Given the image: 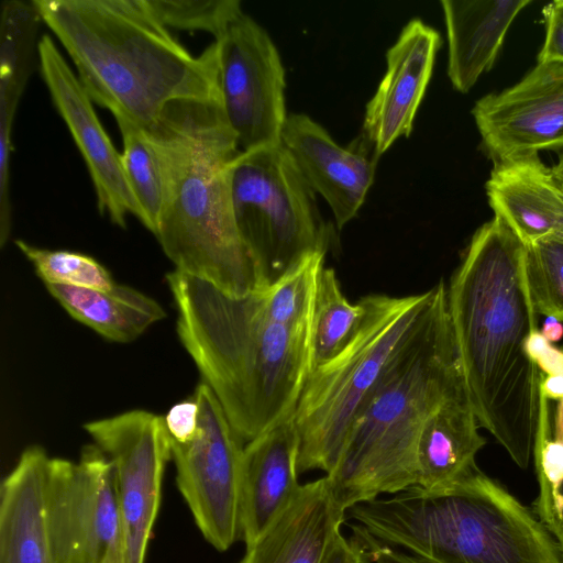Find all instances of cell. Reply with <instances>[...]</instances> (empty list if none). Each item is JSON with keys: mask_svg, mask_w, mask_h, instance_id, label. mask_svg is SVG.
I'll list each match as a JSON object with an SVG mask.
<instances>
[{"mask_svg": "<svg viewBox=\"0 0 563 563\" xmlns=\"http://www.w3.org/2000/svg\"><path fill=\"white\" fill-rule=\"evenodd\" d=\"M552 173L555 179L563 186V154L560 156L559 162L553 166Z\"/></svg>", "mask_w": 563, "mask_h": 563, "instance_id": "cell-38", "label": "cell"}, {"mask_svg": "<svg viewBox=\"0 0 563 563\" xmlns=\"http://www.w3.org/2000/svg\"><path fill=\"white\" fill-rule=\"evenodd\" d=\"M230 190L255 266L256 290L276 284L309 254L327 253L331 229L282 143L241 151L230 166Z\"/></svg>", "mask_w": 563, "mask_h": 563, "instance_id": "cell-8", "label": "cell"}, {"mask_svg": "<svg viewBox=\"0 0 563 563\" xmlns=\"http://www.w3.org/2000/svg\"><path fill=\"white\" fill-rule=\"evenodd\" d=\"M523 276L538 314L563 321V238L552 233L526 245Z\"/></svg>", "mask_w": 563, "mask_h": 563, "instance_id": "cell-28", "label": "cell"}, {"mask_svg": "<svg viewBox=\"0 0 563 563\" xmlns=\"http://www.w3.org/2000/svg\"><path fill=\"white\" fill-rule=\"evenodd\" d=\"M540 332L550 343H553L563 338V324L553 317H547Z\"/></svg>", "mask_w": 563, "mask_h": 563, "instance_id": "cell-37", "label": "cell"}, {"mask_svg": "<svg viewBox=\"0 0 563 563\" xmlns=\"http://www.w3.org/2000/svg\"><path fill=\"white\" fill-rule=\"evenodd\" d=\"M192 397L199 408L195 438L187 443L170 440L177 487L203 538L227 551L241 537L244 441L206 383L198 384Z\"/></svg>", "mask_w": 563, "mask_h": 563, "instance_id": "cell-10", "label": "cell"}, {"mask_svg": "<svg viewBox=\"0 0 563 563\" xmlns=\"http://www.w3.org/2000/svg\"><path fill=\"white\" fill-rule=\"evenodd\" d=\"M123 141V168L142 212V224L154 235L166 201L162 163L147 134L139 125L117 120Z\"/></svg>", "mask_w": 563, "mask_h": 563, "instance_id": "cell-27", "label": "cell"}, {"mask_svg": "<svg viewBox=\"0 0 563 563\" xmlns=\"http://www.w3.org/2000/svg\"><path fill=\"white\" fill-rule=\"evenodd\" d=\"M530 0H441L446 25L448 76L467 92L490 69L506 33Z\"/></svg>", "mask_w": 563, "mask_h": 563, "instance_id": "cell-21", "label": "cell"}, {"mask_svg": "<svg viewBox=\"0 0 563 563\" xmlns=\"http://www.w3.org/2000/svg\"><path fill=\"white\" fill-rule=\"evenodd\" d=\"M45 286L69 316L112 342H131L166 317L155 299L126 285L109 290Z\"/></svg>", "mask_w": 563, "mask_h": 563, "instance_id": "cell-23", "label": "cell"}, {"mask_svg": "<svg viewBox=\"0 0 563 563\" xmlns=\"http://www.w3.org/2000/svg\"><path fill=\"white\" fill-rule=\"evenodd\" d=\"M526 244L499 217L472 236L446 286L465 384L479 427L526 468L545 397L527 342L538 313L523 276Z\"/></svg>", "mask_w": 563, "mask_h": 563, "instance_id": "cell-1", "label": "cell"}, {"mask_svg": "<svg viewBox=\"0 0 563 563\" xmlns=\"http://www.w3.org/2000/svg\"><path fill=\"white\" fill-rule=\"evenodd\" d=\"M440 44L437 30L412 19L386 52V71L366 104L361 134L375 157L410 135Z\"/></svg>", "mask_w": 563, "mask_h": 563, "instance_id": "cell-16", "label": "cell"}, {"mask_svg": "<svg viewBox=\"0 0 563 563\" xmlns=\"http://www.w3.org/2000/svg\"><path fill=\"white\" fill-rule=\"evenodd\" d=\"M199 408L194 397L175 404L164 417L170 440L177 443L191 441L198 429Z\"/></svg>", "mask_w": 563, "mask_h": 563, "instance_id": "cell-31", "label": "cell"}, {"mask_svg": "<svg viewBox=\"0 0 563 563\" xmlns=\"http://www.w3.org/2000/svg\"><path fill=\"white\" fill-rule=\"evenodd\" d=\"M84 429L113 466L124 563H144L159 509L165 464L172 459L164 417L130 410L90 421Z\"/></svg>", "mask_w": 563, "mask_h": 563, "instance_id": "cell-12", "label": "cell"}, {"mask_svg": "<svg viewBox=\"0 0 563 563\" xmlns=\"http://www.w3.org/2000/svg\"><path fill=\"white\" fill-rule=\"evenodd\" d=\"M541 393L548 400H562L563 375H545L541 384Z\"/></svg>", "mask_w": 563, "mask_h": 563, "instance_id": "cell-36", "label": "cell"}, {"mask_svg": "<svg viewBox=\"0 0 563 563\" xmlns=\"http://www.w3.org/2000/svg\"><path fill=\"white\" fill-rule=\"evenodd\" d=\"M45 517L55 563H124L114 471L95 443L78 462L49 459Z\"/></svg>", "mask_w": 563, "mask_h": 563, "instance_id": "cell-9", "label": "cell"}, {"mask_svg": "<svg viewBox=\"0 0 563 563\" xmlns=\"http://www.w3.org/2000/svg\"><path fill=\"white\" fill-rule=\"evenodd\" d=\"M365 307L344 296L333 268L323 267L317 284L312 324V369L339 354L356 333ZM311 369V371H312Z\"/></svg>", "mask_w": 563, "mask_h": 563, "instance_id": "cell-25", "label": "cell"}, {"mask_svg": "<svg viewBox=\"0 0 563 563\" xmlns=\"http://www.w3.org/2000/svg\"><path fill=\"white\" fill-rule=\"evenodd\" d=\"M346 520L423 563H563L536 514L479 468L448 487L360 503Z\"/></svg>", "mask_w": 563, "mask_h": 563, "instance_id": "cell-6", "label": "cell"}, {"mask_svg": "<svg viewBox=\"0 0 563 563\" xmlns=\"http://www.w3.org/2000/svg\"><path fill=\"white\" fill-rule=\"evenodd\" d=\"M323 563H369L363 542L352 534L345 538L340 533L330 548Z\"/></svg>", "mask_w": 563, "mask_h": 563, "instance_id": "cell-34", "label": "cell"}, {"mask_svg": "<svg viewBox=\"0 0 563 563\" xmlns=\"http://www.w3.org/2000/svg\"><path fill=\"white\" fill-rule=\"evenodd\" d=\"M465 391L445 401L428 419L417 446V485L439 489L460 482L475 470L476 454L486 440Z\"/></svg>", "mask_w": 563, "mask_h": 563, "instance_id": "cell-22", "label": "cell"}, {"mask_svg": "<svg viewBox=\"0 0 563 563\" xmlns=\"http://www.w3.org/2000/svg\"><path fill=\"white\" fill-rule=\"evenodd\" d=\"M543 16L547 34L538 56V63H563V0H556L545 5Z\"/></svg>", "mask_w": 563, "mask_h": 563, "instance_id": "cell-32", "label": "cell"}, {"mask_svg": "<svg viewBox=\"0 0 563 563\" xmlns=\"http://www.w3.org/2000/svg\"><path fill=\"white\" fill-rule=\"evenodd\" d=\"M86 92L117 120L152 126L170 103L222 101L217 43L192 55L146 0H32Z\"/></svg>", "mask_w": 563, "mask_h": 563, "instance_id": "cell-3", "label": "cell"}, {"mask_svg": "<svg viewBox=\"0 0 563 563\" xmlns=\"http://www.w3.org/2000/svg\"><path fill=\"white\" fill-rule=\"evenodd\" d=\"M465 391L446 285L440 280L355 420L335 468L325 475L336 501L347 510L417 485L423 426L445 401Z\"/></svg>", "mask_w": 563, "mask_h": 563, "instance_id": "cell-5", "label": "cell"}, {"mask_svg": "<svg viewBox=\"0 0 563 563\" xmlns=\"http://www.w3.org/2000/svg\"><path fill=\"white\" fill-rule=\"evenodd\" d=\"M37 58L52 101L78 147L93 184L101 214L120 228L128 216L142 212L126 178L121 153L112 144L77 74L71 70L53 38H40Z\"/></svg>", "mask_w": 563, "mask_h": 563, "instance_id": "cell-13", "label": "cell"}, {"mask_svg": "<svg viewBox=\"0 0 563 563\" xmlns=\"http://www.w3.org/2000/svg\"><path fill=\"white\" fill-rule=\"evenodd\" d=\"M299 435L292 418L246 442L240 484V528L255 542L291 505L298 482Z\"/></svg>", "mask_w": 563, "mask_h": 563, "instance_id": "cell-17", "label": "cell"}, {"mask_svg": "<svg viewBox=\"0 0 563 563\" xmlns=\"http://www.w3.org/2000/svg\"><path fill=\"white\" fill-rule=\"evenodd\" d=\"M41 15L33 4L4 0L0 15V154L11 155L12 126L37 55Z\"/></svg>", "mask_w": 563, "mask_h": 563, "instance_id": "cell-24", "label": "cell"}, {"mask_svg": "<svg viewBox=\"0 0 563 563\" xmlns=\"http://www.w3.org/2000/svg\"><path fill=\"white\" fill-rule=\"evenodd\" d=\"M472 114L495 162L563 146V63H538L517 85L477 100Z\"/></svg>", "mask_w": 563, "mask_h": 563, "instance_id": "cell-14", "label": "cell"}, {"mask_svg": "<svg viewBox=\"0 0 563 563\" xmlns=\"http://www.w3.org/2000/svg\"><path fill=\"white\" fill-rule=\"evenodd\" d=\"M214 42L223 109L240 151L279 144L288 115L286 79L272 37L242 11Z\"/></svg>", "mask_w": 563, "mask_h": 563, "instance_id": "cell-11", "label": "cell"}, {"mask_svg": "<svg viewBox=\"0 0 563 563\" xmlns=\"http://www.w3.org/2000/svg\"><path fill=\"white\" fill-rule=\"evenodd\" d=\"M21 253L33 264L44 285H64L109 290L114 285L108 269L91 256L65 251L47 250L14 241Z\"/></svg>", "mask_w": 563, "mask_h": 563, "instance_id": "cell-29", "label": "cell"}, {"mask_svg": "<svg viewBox=\"0 0 563 563\" xmlns=\"http://www.w3.org/2000/svg\"><path fill=\"white\" fill-rule=\"evenodd\" d=\"M178 338L244 442L292 418L312 369L311 324L274 320L261 294L173 271Z\"/></svg>", "mask_w": 563, "mask_h": 563, "instance_id": "cell-2", "label": "cell"}, {"mask_svg": "<svg viewBox=\"0 0 563 563\" xmlns=\"http://www.w3.org/2000/svg\"><path fill=\"white\" fill-rule=\"evenodd\" d=\"M38 445L26 448L0 489V563H55L46 528L49 463Z\"/></svg>", "mask_w": 563, "mask_h": 563, "instance_id": "cell-19", "label": "cell"}, {"mask_svg": "<svg viewBox=\"0 0 563 563\" xmlns=\"http://www.w3.org/2000/svg\"><path fill=\"white\" fill-rule=\"evenodd\" d=\"M353 147L340 146L306 113H289L280 143L298 170L321 195L342 230L357 216L374 181L378 158L360 136Z\"/></svg>", "mask_w": 563, "mask_h": 563, "instance_id": "cell-15", "label": "cell"}, {"mask_svg": "<svg viewBox=\"0 0 563 563\" xmlns=\"http://www.w3.org/2000/svg\"><path fill=\"white\" fill-rule=\"evenodd\" d=\"M154 15L166 26L203 31L217 40L242 12L239 0H146Z\"/></svg>", "mask_w": 563, "mask_h": 563, "instance_id": "cell-30", "label": "cell"}, {"mask_svg": "<svg viewBox=\"0 0 563 563\" xmlns=\"http://www.w3.org/2000/svg\"><path fill=\"white\" fill-rule=\"evenodd\" d=\"M547 409L541 413L532 455L539 483L534 514L563 553V399L552 430Z\"/></svg>", "mask_w": 563, "mask_h": 563, "instance_id": "cell-26", "label": "cell"}, {"mask_svg": "<svg viewBox=\"0 0 563 563\" xmlns=\"http://www.w3.org/2000/svg\"><path fill=\"white\" fill-rule=\"evenodd\" d=\"M488 201L527 245L555 233L563 218V186L538 154L495 162Z\"/></svg>", "mask_w": 563, "mask_h": 563, "instance_id": "cell-20", "label": "cell"}, {"mask_svg": "<svg viewBox=\"0 0 563 563\" xmlns=\"http://www.w3.org/2000/svg\"><path fill=\"white\" fill-rule=\"evenodd\" d=\"M527 352L545 375H563V351L554 347L539 330L529 336Z\"/></svg>", "mask_w": 563, "mask_h": 563, "instance_id": "cell-33", "label": "cell"}, {"mask_svg": "<svg viewBox=\"0 0 563 563\" xmlns=\"http://www.w3.org/2000/svg\"><path fill=\"white\" fill-rule=\"evenodd\" d=\"M144 130L159 156L166 186L155 236L175 271L228 295L255 291L256 271L230 190V166L241 151L223 103L176 101Z\"/></svg>", "mask_w": 563, "mask_h": 563, "instance_id": "cell-4", "label": "cell"}, {"mask_svg": "<svg viewBox=\"0 0 563 563\" xmlns=\"http://www.w3.org/2000/svg\"><path fill=\"white\" fill-rule=\"evenodd\" d=\"M431 296L432 288L401 297L361 298L365 313L356 333L339 354L310 372L292 416L299 435V474L333 472L355 420Z\"/></svg>", "mask_w": 563, "mask_h": 563, "instance_id": "cell-7", "label": "cell"}, {"mask_svg": "<svg viewBox=\"0 0 563 563\" xmlns=\"http://www.w3.org/2000/svg\"><path fill=\"white\" fill-rule=\"evenodd\" d=\"M353 536L358 538L365 545L369 563H423L422 561L393 547L385 545L364 532L351 528Z\"/></svg>", "mask_w": 563, "mask_h": 563, "instance_id": "cell-35", "label": "cell"}, {"mask_svg": "<svg viewBox=\"0 0 563 563\" xmlns=\"http://www.w3.org/2000/svg\"><path fill=\"white\" fill-rule=\"evenodd\" d=\"M345 519L324 475L301 485L291 505L238 563H323Z\"/></svg>", "mask_w": 563, "mask_h": 563, "instance_id": "cell-18", "label": "cell"}]
</instances>
